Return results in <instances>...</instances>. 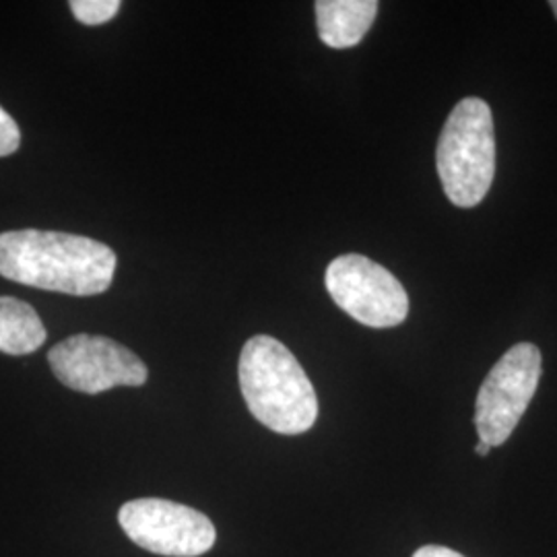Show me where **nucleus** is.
I'll list each match as a JSON object with an SVG mask.
<instances>
[{"instance_id":"f257e3e1","label":"nucleus","mask_w":557,"mask_h":557,"mask_svg":"<svg viewBox=\"0 0 557 557\" xmlns=\"http://www.w3.org/2000/svg\"><path fill=\"white\" fill-rule=\"evenodd\" d=\"M114 271V250L98 239L44 230L0 234V275L27 287L98 296L112 285Z\"/></svg>"},{"instance_id":"f03ea898","label":"nucleus","mask_w":557,"mask_h":557,"mask_svg":"<svg viewBox=\"0 0 557 557\" xmlns=\"http://www.w3.org/2000/svg\"><path fill=\"white\" fill-rule=\"evenodd\" d=\"M239 388L250 413L283 436L308 432L319 418V398L296 356L277 338H248L238 363Z\"/></svg>"},{"instance_id":"7ed1b4c3","label":"nucleus","mask_w":557,"mask_h":557,"mask_svg":"<svg viewBox=\"0 0 557 557\" xmlns=\"http://www.w3.org/2000/svg\"><path fill=\"white\" fill-rule=\"evenodd\" d=\"M440 182L448 200L462 209L478 207L496 174V139L492 108L465 98L442 128L436 153Z\"/></svg>"},{"instance_id":"20e7f679","label":"nucleus","mask_w":557,"mask_h":557,"mask_svg":"<svg viewBox=\"0 0 557 557\" xmlns=\"http://www.w3.org/2000/svg\"><path fill=\"white\" fill-rule=\"evenodd\" d=\"M541 366V351L533 343H518L499 358L483 380L475 403V428L481 442L494 448L512 436L537 393Z\"/></svg>"},{"instance_id":"39448f33","label":"nucleus","mask_w":557,"mask_h":557,"mask_svg":"<svg viewBox=\"0 0 557 557\" xmlns=\"http://www.w3.org/2000/svg\"><path fill=\"white\" fill-rule=\"evenodd\" d=\"M324 283L338 308L359 324L391 329L409 314V296L400 281L368 257H338L329 264Z\"/></svg>"},{"instance_id":"423d86ee","label":"nucleus","mask_w":557,"mask_h":557,"mask_svg":"<svg viewBox=\"0 0 557 557\" xmlns=\"http://www.w3.org/2000/svg\"><path fill=\"white\" fill-rule=\"evenodd\" d=\"M122 531L143 549L165 557H199L218 539L213 522L199 510L170 499L126 502L119 512Z\"/></svg>"},{"instance_id":"0eeeda50","label":"nucleus","mask_w":557,"mask_h":557,"mask_svg":"<svg viewBox=\"0 0 557 557\" xmlns=\"http://www.w3.org/2000/svg\"><path fill=\"white\" fill-rule=\"evenodd\" d=\"M54 376L69 388L100 395L114 386H143L147 366L116 341L96 335H75L54 345L48 354Z\"/></svg>"},{"instance_id":"6e6552de","label":"nucleus","mask_w":557,"mask_h":557,"mask_svg":"<svg viewBox=\"0 0 557 557\" xmlns=\"http://www.w3.org/2000/svg\"><path fill=\"white\" fill-rule=\"evenodd\" d=\"M317 25L320 40L331 48H354L379 15L376 0H319Z\"/></svg>"},{"instance_id":"1a4fd4ad","label":"nucleus","mask_w":557,"mask_h":557,"mask_svg":"<svg viewBox=\"0 0 557 557\" xmlns=\"http://www.w3.org/2000/svg\"><path fill=\"white\" fill-rule=\"evenodd\" d=\"M48 337L38 312L17 298L0 296V351L7 356H29Z\"/></svg>"},{"instance_id":"9d476101","label":"nucleus","mask_w":557,"mask_h":557,"mask_svg":"<svg viewBox=\"0 0 557 557\" xmlns=\"http://www.w3.org/2000/svg\"><path fill=\"white\" fill-rule=\"evenodd\" d=\"M71 11L83 25H101L116 17L120 0H73Z\"/></svg>"},{"instance_id":"9b49d317","label":"nucleus","mask_w":557,"mask_h":557,"mask_svg":"<svg viewBox=\"0 0 557 557\" xmlns=\"http://www.w3.org/2000/svg\"><path fill=\"white\" fill-rule=\"evenodd\" d=\"M21 145V131L13 116L0 106V158L13 156Z\"/></svg>"},{"instance_id":"f8f14e48","label":"nucleus","mask_w":557,"mask_h":557,"mask_svg":"<svg viewBox=\"0 0 557 557\" xmlns=\"http://www.w3.org/2000/svg\"><path fill=\"white\" fill-rule=\"evenodd\" d=\"M413 557H465L460 556L458 552L455 549H450V547H444V545H425V547H421L418 549Z\"/></svg>"},{"instance_id":"ddd939ff","label":"nucleus","mask_w":557,"mask_h":557,"mask_svg":"<svg viewBox=\"0 0 557 557\" xmlns=\"http://www.w3.org/2000/svg\"><path fill=\"white\" fill-rule=\"evenodd\" d=\"M490 450H492V446L479 440L478 446H475V453H478L479 457H487V455H490Z\"/></svg>"},{"instance_id":"4468645a","label":"nucleus","mask_w":557,"mask_h":557,"mask_svg":"<svg viewBox=\"0 0 557 557\" xmlns=\"http://www.w3.org/2000/svg\"><path fill=\"white\" fill-rule=\"evenodd\" d=\"M549 7L554 9V15L557 17V0H554V2H549Z\"/></svg>"}]
</instances>
